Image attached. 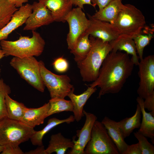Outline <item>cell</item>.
<instances>
[{
    "instance_id": "25",
    "label": "cell",
    "mask_w": 154,
    "mask_h": 154,
    "mask_svg": "<svg viewBox=\"0 0 154 154\" xmlns=\"http://www.w3.org/2000/svg\"><path fill=\"white\" fill-rule=\"evenodd\" d=\"M141 114L140 106L137 104L135 112L133 116L118 122L125 138L129 136L135 129L139 128L141 123Z\"/></svg>"
},
{
    "instance_id": "22",
    "label": "cell",
    "mask_w": 154,
    "mask_h": 154,
    "mask_svg": "<svg viewBox=\"0 0 154 154\" xmlns=\"http://www.w3.org/2000/svg\"><path fill=\"white\" fill-rule=\"evenodd\" d=\"M74 145L72 140L58 133L51 136L48 146L45 149V153L50 154L55 152L57 154H64L68 149L72 148Z\"/></svg>"
},
{
    "instance_id": "38",
    "label": "cell",
    "mask_w": 154,
    "mask_h": 154,
    "mask_svg": "<svg viewBox=\"0 0 154 154\" xmlns=\"http://www.w3.org/2000/svg\"><path fill=\"white\" fill-rule=\"evenodd\" d=\"M38 147L36 149L25 153L26 154H46L45 149L42 145Z\"/></svg>"
},
{
    "instance_id": "14",
    "label": "cell",
    "mask_w": 154,
    "mask_h": 154,
    "mask_svg": "<svg viewBox=\"0 0 154 154\" xmlns=\"http://www.w3.org/2000/svg\"><path fill=\"white\" fill-rule=\"evenodd\" d=\"M32 11V5L28 3L18 9L9 22L0 30V41L6 40L13 31L25 24Z\"/></svg>"
},
{
    "instance_id": "5",
    "label": "cell",
    "mask_w": 154,
    "mask_h": 154,
    "mask_svg": "<svg viewBox=\"0 0 154 154\" xmlns=\"http://www.w3.org/2000/svg\"><path fill=\"white\" fill-rule=\"evenodd\" d=\"M36 131L20 121L3 118L0 119V145H19L30 139Z\"/></svg>"
},
{
    "instance_id": "27",
    "label": "cell",
    "mask_w": 154,
    "mask_h": 154,
    "mask_svg": "<svg viewBox=\"0 0 154 154\" xmlns=\"http://www.w3.org/2000/svg\"><path fill=\"white\" fill-rule=\"evenodd\" d=\"M49 102L50 108L47 117L53 114L63 112H72L73 106L71 101L64 98H51Z\"/></svg>"
},
{
    "instance_id": "17",
    "label": "cell",
    "mask_w": 154,
    "mask_h": 154,
    "mask_svg": "<svg viewBox=\"0 0 154 154\" xmlns=\"http://www.w3.org/2000/svg\"><path fill=\"white\" fill-rule=\"evenodd\" d=\"M86 90L82 94L76 95L74 93V88L72 90L68 95L70 99L73 106V112L75 120L78 122L84 115L83 112L84 107L91 95L97 90L96 87H91L87 86Z\"/></svg>"
},
{
    "instance_id": "1",
    "label": "cell",
    "mask_w": 154,
    "mask_h": 154,
    "mask_svg": "<svg viewBox=\"0 0 154 154\" xmlns=\"http://www.w3.org/2000/svg\"><path fill=\"white\" fill-rule=\"evenodd\" d=\"M134 65L126 53L111 51L104 60L97 79L87 86L100 88L99 98L106 94L117 93L131 75Z\"/></svg>"
},
{
    "instance_id": "36",
    "label": "cell",
    "mask_w": 154,
    "mask_h": 154,
    "mask_svg": "<svg viewBox=\"0 0 154 154\" xmlns=\"http://www.w3.org/2000/svg\"><path fill=\"white\" fill-rule=\"evenodd\" d=\"M70 1L73 5L78 6L82 9L84 8V5L86 4L90 5L94 8V5L91 2V0H70Z\"/></svg>"
},
{
    "instance_id": "6",
    "label": "cell",
    "mask_w": 154,
    "mask_h": 154,
    "mask_svg": "<svg viewBox=\"0 0 154 154\" xmlns=\"http://www.w3.org/2000/svg\"><path fill=\"white\" fill-rule=\"evenodd\" d=\"M10 64L28 83L39 91L44 92L45 86L41 75L39 61L34 56L13 57Z\"/></svg>"
},
{
    "instance_id": "10",
    "label": "cell",
    "mask_w": 154,
    "mask_h": 154,
    "mask_svg": "<svg viewBox=\"0 0 154 154\" xmlns=\"http://www.w3.org/2000/svg\"><path fill=\"white\" fill-rule=\"evenodd\" d=\"M138 66L140 81L137 92L139 96L144 99L154 92V55L145 57Z\"/></svg>"
},
{
    "instance_id": "34",
    "label": "cell",
    "mask_w": 154,
    "mask_h": 154,
    "mask_svg": "<svg viewBox=\"0 0 154 154\" xmlns=\"http://www.w3.org/2000/svg\"><path fill=\"white\" fill-rule=\"evenodd\" d=\"M144 99V108L150 112H154V92L147 96Z\"/></svg>"
},
{
    "instance_id": "31",
    "label": "cell",
    "mask_w": 154,
    "mask_h": 154,
    "mask_svg": "<svg viewBox=\"0 0 154 154\" xmlns=\"http://www.w3.org/2000/svg\"><path fill=\"white\" fill-rule=\"evenodd\" d=\"M133 134L138 141L142 154H154V146L148 141L145 136L138 131L134 132Z\"/></svg>"
},
{
    "instance_id": "19",
    "label": "cell",
    "mask_w": 154,
    "mask_h": 154,
    "mask_svg": "<svg viewBox=\"0 0 154 154\" xmlns=\"http://www.w3.org/2000/svg\"><path fill=\"white\" fill-rule=\"evenodd\" d=\"M122 0H113L92 16L94 18L113 24L124 6Z\"/></svg>"
},
{
    "instance_id": "41",
    "label": "cell",
    "mask_w": 154,
    "mask_h": 154,
    "mask_svg": "<svg viewBox=\"0 0 154 154\" xmlns=\"http://www.w3.org/2000/svg\"><path fill=\"white\" fill-rule=\"evenodd\" d=\"M4 146L0 145V153H1L3 150Z\"/></svg>"
},
{
    "instance_id": "18",
    "label": "cell",
    "mask_w": 154,
    "mask_h": 154,
    "mask_svg": "<svg viewBox=\"0 0 154 154\" xmlns=\"http://www.w3.org/2000/svg\"><path fill=\"white\" fill-rule=\"evenodd\" d=\"M101 122L106 129L109 136L117 147L119 154H123L128 145L124 140L125 138L118 122L105 116Z\"/></svg>"
},
{
    "instance_id": "12",
    "label": "cell",
    "mask_w": 154,
    "mask_h": 154,
    "mask_svg": "<svg viewBox=\"0 0 154 154\" xmlns=\"http://www.w3.org/2000/svg\"><path fill=\"white\" fill-rule=\"evenodd\" d=\"M83 112L86 118L85 123L81 129L77 130L76 135L78 138L76 141L75 137L73 138L74 145L68 154H84L85 148L90 139L92 129L97 117L94 114L84 110Z\"/></svg>"
},
{
    "instance_id": "30",
    "label": "cell",
    "mask_w": 154,
    "mask_h": 154,
    "mask_svg": "<svg viewBox=\"0 0 154 154\" xmlns=\"http://www.w3.org/2000/svg\"><path fill=\"white\" fill-rule=\"evenodd\" d=\"M10 87L6 84L1 77V70L0 69V119L7 117L5 100L6 96L11 93Z\"/></svg>"
},
{
    "instance_id": "28",
    "label": "cell",
    "mask_w": 154,
    "mask_h": 154,
    "mask_svg": "<svg viewBox=\"0 0 154 154\" xmlns=\"http://www.w3.org/2000/svg\"><path fill=\"white\" fill-rule=\"evenodd\" d=\"M147 29L144 31H142L135 37L133 39V40L136 48L137 53L139 55V58L140 60H142L143 50L145 46L148 45L153 37V32H149Z\"/></svg>"
},
{
    "instance_id": "3",
    "label": "cell",
    "mask_w": 154,
    "mask_h": 154,
    "mask_svg": "<svg viewBox=\"0 0 154 154\" xmlns=\"http://www.w3.org/2000/svg\"><path fill=\"white\" fill-rule=\"evenodd\" d=\"M45 45L44 40L39 33L35 31H32L31 37L21 36L16 40L0 41V46L5 56L21 58L40 56Z\"/></svg>"
},
{
    "instance_id": "35",
    "label": "cell",
    "mask_w": 154,
    "mask_h": 154,
    "mask_svg": "<svg viewBox=\"0 0 154 154\" xmlns=\"http://www.w3.org/2000/svg\"><path fill=\"white\" fill-rule=\"evenodd\" d=\"M123 154H142V151L138 143L128 145Z\"/></svg>"
},
{
    "instance_id": "29",
    "label": "cell",
    "mask_w": 154,
    "mask_h": 154,
    "mask_svg": "<svg viewBox=\"0 0 154 154\" xmlns=\"http://www.w3.org/2000/svg\"><path fill=\"white\" fill-rule=\"evenodd\" d=\"M18 9L8 0H0V30L9 22Z\"/></svg>"
},
{
    "instance_id": "40",
    "label": "cell",
    "mask_w": 154,
    "mask_h": 154,
    "mask_svg": "<svg viewBox=\"0 0 154 154\" xmlns=\"http://www.w3.org/2000/svg\"><path fill=\"white\" fill-rule=\"evenodd\" d=\"M5 56V54L0 46V60Z\"/></svg>"
},
{
    "instance_id": "4",
    "label": "cell",
    "mask_w": 154,
    "mask_h": 154,
    "mask_svg": "<svg viewBox=\"0 0 154 154\" xmlns=\"http://www.w3.org/2000/svg\"><path fill=\"white\" fill-rule=\"evenodd\" d=\"M119 36L133 39L145 28L146 22L142 12L133 5H124L114 24Z\"/></svg>"
},
{
    "instance_id": "2",
    "label": "cell",
    "mask_w": 154,
    "mask_h": 154,
    "mask_svg": "<svg viewBox=\"0 0 154 154\" xmlns=\"http://www.w3.org/2000/svg\"><path fill=\"white\" fill-rule=\"evenodd\" d=\"M91 48L86 57L76 63L83 81L90 82L97 78L102 64L108 55L112 51L109 42L90 36Z\"/></svg>"
},
{
    "instance_id": "16",
    "label": "cell",
    "mask_w": 154,
    "mask_h": 154,
    "mask_svg": "<svg viewBox=\"0 0 154 154\" xmlns=\"http://www.w3.org/2000/svg\"><path fill=\"white\" fill-rule=\"evenodd\" d=\"M50 108L49 102L37 108H27L23 117L20 120L27 126L33 128L44 123Z\"/></svg>"
},
{
    "instance_id": "26",
    "label": "cell",
    "mask_w": 154,
    "mask_h": 154,
    "mask_svg": "<svg viewBox=\"0 0 154 154\" xmlns=\"http://www.w3.org/2000/svg\"><path fill=\"white\" fill-rule=\"evenodd\" d=\"M5 102L7 117L13 120L20 121L27 107L23 104L12 99L8 94L5 96Z\"/></svg>"
},
{
    "instance_id": "20",
    "label": "cell",
    "mask_w": 154,
    "mask_h": 154,
    "mask_svg": "<svg viewBox=\"0 0 154 154\" xmlns=\"http://www.w3.org/2000/svg\"><path fill=\"white\" fill-rule=\"evenodd\" d=\"M110 43L112 51L116 52L123 50L127 54L132 55L131 59L134 64L138 65L139 58L137 55L135 44L133 39L119 36Z\"/></svg>"
},
{
    "instance_id": "9",
    "label": "cell",
    "mask_w": 154,
    "mask_h": 154,
    "mask_svg": "<svg viewBox=\"0 0 154 154\" xmlns=\"http://www.w3.org/2000/svg\"><path fill=\"white\" fill-rule=\"evenodd\" d=\"M66 22L69 26L66 41L68 48L70 50L74 48L78 38L88 28L89 21L82 9L78 7L72 9L66 17Z\"/></svg>"
},
{
    "instance_id": "24",
    "label": "cell",
    "mask_w": 154,
    "mask_h": 154,
    "mask_svg": "<svg viewBox=\"0 0 154 154\" xmlns=\"http://www.w3.org/2000/svg\"><path fill=\"white\" fill-rule=\"evenodd\" d=\"M89 36L85 32L82 34L77 40L74 48L70 50L76 63L83 60L91 48L92 44Z\"/></svg>"
},
{
    "instance_id": "23",
    "label": "cell",
    "mask_w": 154,
    "mask_h": 154,
    "mask_svg": "<svg viewBox=\"0 0 154 154\" xmlns=\"http://www.w3.org/2000/svg\"><path fill=\"white\" fill-rule=\"evenodd\" d=\"M75 120L74 116L72 115L63 119H60L56 117L50 118L48 120L47 125L42 129L36 131L31 137L30 139L31 143L34 145L40 146L43 145L42 139L44 136L52 129L63 123H70Z\"/></svg>"
},
{
    "instance_id": "11",
    "label": "cell",
    "mask_w": 154,
    "mask_h": 154,
    "mask_svg": "<svg viewBox=\"0 0 154 154\" xmlns=\"http://www.w3.org/2000/svg\"><path fill=\"white\" fill-rule=\"evenodd\" d=\"M32 5V12L25 23L24 30L34 31L54 22L51 11L44 5L35 1Z\"/></svg>"
},
{
    "instance_id": "39",
    "label": "cell",
    "mask_w": 154,
    "mask_h": 154,
    "mask_svg": "<svg viewBox=\"0 0 154 154\" xmlns=\"http://www.w3.org/2000/svg\"><path fill=\"white\" fill-rule=\"evenodd\" d=\"M9 2L17 8H19L22 6L23 4L27 3L28 0H8Z\"/></svg>"
},
{
    "instance_id": "32",
    "label": "cell",
    "mask_w": 154,
    "mask_h": 154,
    "mask_svg": "<svg viewBox=\"0 0 154 154\" xmlns=\"http://www.w3.org/2000/svg\"><path fill=\"white\" fill-rule=\"evenodd\" d=\"M53 65L55 70L60 73L66 72L69 68V63L67 60L63 56L59 57L54 60Z\"/></svg>"
},
{
    "instance_id": "37",
    "label": "cell",
    "mask_w": 154,
    "mask_h": 154,
    "mask_svg": "<svg viewBox=\"0 0 154 154\" xmlns=\"http://www.w3.org/2000/svg\"><path fill=\"white\" fill-rule=\"evenodd\" d=\"M113 0H91V2L94 8L98 5L99 9H101Z\"/></svg>"
},
{
    "instance_id": "33",
    "label": "cell",
    "mask_w": 154,
    "mask_h": 154,
    "mask_svg": "<svg viewBox=\"0 0 154 154\" xmlns=\"http://www.w3.org/2000/svg\"><path fill=\"white\" fill-rule=\"evenodd\" d=\"M1 154H24L25 153L20 149L19 145L8 144L4 145Z\"/></svg>"
},
{
    "instance_id": "7",
    "label": "cell",
    "mask_w": 154,
    "mask_h": 154,
    "mask_svg": "<svg viewBox=\"0 0 154 154\" xmlns=\"http://www.w3.org/2000/svg\"><path fill=\"white\" fill-rule=\"evenodd\" d=\"M84 154H119L101 122L97 120L95 122L90 139L85 148Z\"/></svg>"
},
{
    "instance_id": "21",
    "label": "cell",
    "mask_w": 154,
    "mask_h": 154,
    "mask_svg": "<svg viewBox=\"0 0 154 154\" xmlns=\"http://www.w3.org/2000/svg\"><path fill=\"white\" fill-rule=\"evenodd\" d=\"M136 101L140 106L142 118L139 129L138 131L141 133L146 137L151 139L154 143V116L150 112H147L143 105L144 99L138 96Z\"/></svg>"
},
{
    "instance_id": "8",
    "label": "cell",
    "mask_w": 154,
    "mask_h": 154,
    "mask_svg": "<svg viewBox=\"0 0 154 154\" xmlns=\"http://www.w3.org/2000/svg\"><path fill=\"white\" fill-rule=\"evenodd\" d=\"M39 64L42 78L49 92L51 98H64L74 88L68 76L52 73L46 68L42 60L39 61Z\"/></svg>"
},
{
    "instance_id": "13",
    "label": "cell",
    "mask_w": 154,
    "mask_h": 154,
    "mask_svg": "<svg viewBox=\"0 0 154 154\" xmlns=\"http://www.w3.org/2000/svg\"><path fill=\"white\" fill-rule=\"evenodd\" d=\"M88 16L89 25L85 32L90 36L109 42L119 36L112 24L96 19L89 14Z\"/></svg>"
},
{
    "instance_id": "15",
    "label": "cell",
    "mask_w": 154,
    "mask_h": 154,
    "mask_svg": "<svg viewBox=\"0 0 154 154\" xmlns=\"http://www.w3.org/2000/svg\"><path fill=\"white\" fill-rule=\"evenodd\" d=\"M51 12L54 21L64 23L72 9L70 0H38Z\"/></svg>"
}]
</instances>
